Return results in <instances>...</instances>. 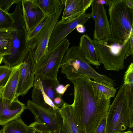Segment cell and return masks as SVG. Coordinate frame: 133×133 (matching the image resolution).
<instances>
[{
  "instance_id": "9a60e30c",
  "label": "cell",
  "mask_w": 133,
  "mask_h": 133,
  "mask_svg": "<svg viewBox=\"0 0 133 133\" xmlns=\"http://www.w3.org/2000/svg\"><path fill=\"white\" fill-rule=\"evenodd\" d=\"M31 97L33 103L43 108L56 112L60 111L45 92L40 79L35 76Z\"/></svg>"
},
{
  "instance_id": "74e56055",
  "label": "cell",
  "mask_w": 133,
  "mask_h": 133,
  "mask_svg": "<svg viewBox=\"0 0 133 133\" xmlns=\"http://www.w3.org/2000/svg\"><path fill=\"white\" fill-rule=\"evenodd\" d=\"M77 31L80 33H83L86 31V28L84 25L82 24L78 25L76 27Z\"/></svg>"
},
{
  "instance_id": "9c48e42d",
  "label": "cell",
  "mask_w": 133,
  "mask_h": 133,
  "mask_svg": "<svg viewBox=\"0 0 133 133\" xmlns=\"http://www.w3.org/2000/svg\"><path fill=\"white\" fill-rule=\"evenodd\" d=\"M26 29H14L11 32L12 44L8 54L3 56L5 65L12 68L20 64L28 49Z\"/></svg>"
},
{
  "instance_id": "7bdbcfd3",
  "label": "cell",
  "mask_w": 133,
  "mask_h": 133,
  "mask_svg": "<svg viewBox=\"0 0 133 133\" xmlns=\"http://www.w3.org/2000/svg\"><path fill=\"white\" fill-rule=\"evenodd\" d=\"M0 133H2L1 130L0 129Z\"/></svg>"
},
{
  "instance_id": "5bb4252c",
  "label": "cell",
  "mask_w": 133,
  "mask_h": 133,
  "mask_svg": "<svg viewBox=\"0 0 133 133\" xmlns=\"http://www.w3.org/2000/svg\"><path fill=\"white\" fill-rule=\"evenodd\" d=\"M22 11L27 32L31 31L45 15L34 0H21Z\"/></svg>"
},
{
  "instance_id": "6da1fadb",
  "label": "cell",
  "mask_w": 133,
  "mask_h": 133,
  "mask_svg": "<svg viewBox=\"0 0 133 133\" xmlns=\"http://www.w3.org/2000/svg\"><path fill=\"white\" fill-rule=\"evenodd\" d=\"M90 79L80 78L71 82L74 101L71 104L72 116L82 133H95L107 115L111 98H107L92 85Z\"/></svg>"
},
{
  "instance_id": "d6a6232c",
  "label": "cell",
  "mask_w": 133,
  "mask_h": 133,
  "mask_svg": "<svg viewBox=\"0 0 133 133\" xmlns=\"http://www.w3.org/2000/svg\"><path fill=\"white\" fill-rule=\"evenodd\" d=\"M53 102L55 105L59 108H61L64 103L62 97V95H59L54 98Z\"/></svg>"
},
{
  "instance_id": "8d00e7d4",
  "label": "cell",
  "mask_w": 133,
  "mask_h": 133,
  "mask_svg": "<svg viewBox=\"0 0 133 133\" xmlns=\"http://www.w3.org/2000/svg\"><path fill=\"white\" fill-rule=\"evenodd\" d=\"M13 30V29L0 30V37L10 34Z\"/></svg>"
},
{
  "instance_id": "5b68a950",
  "label": "cell",
  "mask_w": 133,
  "mask_h": 133,
  "mask_svg": "<svg viewBox=\"0 0 133 133\" xmlns=\"http://www.w3.org/2000/svg\"><path fill=\"white\" fill-rule=\"evenodd\" d=\"M125 1L108 0L111 37L121 41L127 39L133 31V9Z\"/></svg>"
},
{
  "instance_id": "30bf717a",
  "label": "cell",
  "mask_w": 133,
  "mask_h": 133,
  "mask_svg": "<svg viewBox=\"0 0 133 133\" xmlns=\"http://www.w3.org/2000/svg\"><path fill=\"white\" fill-rule=\"evenodd\" d=\"M19 69V76L17 95L24 96L33 87L35 63L31 50L28 48L23 57Z\"/></svg>"
},
{
  "instance_id": "f1b7e54d",
  "label": "cell",
  "mask_w": 133,
  "mask_h": 133,
  "mask_svg": "<svg viewBox=\"0 0 133 133\" xmlns=\"http://www.w3.org/2000/svg\"><path fill=\"white\" fill-rule=\"evenodd\" d=\"M124 84L130 88H133V63L132 62L128 66L124 77Z\"/></svg>"
},
{
  "instance_id": "4dcf8cb0",
  "label": "cell",
  "mask_w": 133,
  "mask_h": 133,
  "mask_svg": "<svg viewBox=\"0 0 133 133\" xmlns=\"http://www.w3.org/2000/svg\"><path fill=\"white\" fill-rule=\"evenodd\" d=\"M20 0H0V9L7 13H9V9L14 4H16Z\"/></svg>"
},
{
  "instance_id": "7c38bea8",
  "label": "cell",
  "mask_w": 133,
  "mask_h": 133,
  "mask_svg": "<svg viewBox=\"0 0 133 133\" xmlns=\"http://www.w3.org/2000/svg\"><path fill=\"white\" fill-rule=\"evenodd\" d=\"M92 17L95 22L94 39L101 40L111 37L110 24L104 5L93 0L91 5Z\"/></svg>"
},
{
  "instance_id": "f35d334b",
  "label": "cell",
  "mask_w": 133,
  "mask_h": 133,
  "mask_svg": "<svg viewBox=\"0 0 133 133\" xmlns=\"http://www.w3.org/2000/svg\"><path fill=\"white\" fill-rule=\"evenodd\" d=\"M125 4L128 8L131 9H133V0H126Z\"/></svg>"
},
{
  "instance_id": "cb8c5ba5",
  "label": "cell",
  "mask_w": 133,
  "mask_h": 133,
  "mask_svg": "<svg viewBox=\"0 0 133 133\" xmlns=\"http://www.w3.org/2000/svg\"><path fill=\"white\" fill-rule=\"evenodd\" d=\"M41 80L45 92L53 101L54 98L59 95L56 93L55 90L56 86L60 84L58 80L51 79Z\"/></svg>"
},
{
  "instance_id": "52a82bcc",
  "label": "cell",
  "mask_w": 133,
  "mask_h": 133,
  "mask_svg": "<svg viewBox=\"0 0 133 133\" xmlns=\"http://www.w3.org/2000/svg\"><path fill=\"white\" fill-rule=\"evenodd\" d=\"M62 4L56 12L51 15L48 22L40 32L32 39L27 41L28 48L31 49L35 64L44 56L52 30L63 8Z\"/></svg>"
},
{
  "instance_id": "d590c367",
  "label": "cell",
  "mask_w": 133,
  "mask_h": 133,
  "mask_svg": "<svg viewBox=\"0 0 133 133\" xmlns=\"http://www.w3.org/2000/svg\"><path fill=\"white\" fill-rule=\"evenodd\" d=\"M83 10L85 12L87 9L91 5L93 0H83Z\"/></svg>"
},
{
  "instance_id": "60d3db41",
  "label": "cell",
  "mask_w": 133,
  "mask_h": 133,
  "mask_svg": "<svg viewBox=\"0 0 133 133\" xmlns=\"http://www.w3.org/2000/svg\"><path fill=\"white\" fill-rule=\"evenodd\" d=\"M3 55L0 54V64L3 62Z\"/></svg>"
},
{
  "instance_id": "603a6c76",
  "label": "cell",
  "mask_w": 133,
  "mask_h": 133,
  "mask_svg": "<svg viewBox=\"0 0 133 133\" xmlns=\"http://www.w3.org/2000/svg\"><path fill=\"white\" fill-rule=\"evenodd\" d=\"M90 81L95 89L104 95L107 98H111L114 97L117 90L114 86L91 79Z\"/></svg>"
},
{
  "instance_id": "2e32d148",
  "label": "cell",
  "mask_w": 133,
  "mask_h": 133,
  "mask_svg": "<svg viewBox=\"0 0 133 133\" xmlns=\"http://www.w3.org/2000/svg\"><path fill=\"white\" fill-rule=\"evenodd\" d=\"M21 63L12 67L10 76L5 85L0 88V96L11 101L18 99L17 90L19 76Z\"/></svg>"
},
{
  "instance_id": "ab89813d",
  "label": "cell",
  "mask_w": 133,
  "mask_h": 133,
  "mask_svg": "<svg viewBox=\"0 0 133 133\" xmlns=\"http://www.w3.org/2000/svg\"><path fill=\"white\" fill-rule=\"evenodd\" d=\"M95 2L98 4L104 5V4L108 6V0H95Z\"/></svg>"
},
{
  "instance_id": "8fae6325",
  "label": "cell",
  "mask_w": 133,
  "mask_h": 133,
  "mask_svg": "<svg viewBox=\"0 0 133 133\" xmlns=\"http://www.w3.org/2000/svg\"><path fill=\"white\" fill-rule=\"evenodd\" d=\"M27 109L33 115L35 121L45 125L54 133H58L62 124V115L59 112H56L43 108L29 100Z\"/></svg>"
},
{
  "instance_id": "ac0fdd59",
  "label": "cell",
  "mask_w": 133,
  "mask_h": 133,
  "mask_svg": "<svg viewBox=\"0 0 133 133\" xmlns=\"http://www.w3.org/2000/svg\"><path fill=\"white\" fill-rule=\"evenodd\" d=\"M60 109L63 122L58 133H82L73 117L71 105L64 102Z\"/></svg>"
},
{
  "instance_id": "7402d4cb",
  "label": "cell",
  "mask_w": 133,
  "mask_h": 133,
  "mask_svg": "<svg viewBox=\"0 0 133 133\" xmlns=\"http://www.w3.org/2000/svg\"><path fill=\"white\" fill-rule=\"evenodd\" d=\"M21 5V0H20L16 4L14 11L11 14V17L14 22V29L22 30L26 29Z\"/></svg>"
},
{
  "instance_id": "b9f144b4",
  "label": "cell",
  "mask_w": 133,
  "mask_h": 133,
  "mask_svg": "<svg viewBox=\"0 0 133 133\" xmlns=\"http://www.w3.org/2000/svg\"><path fill=\"white\" fill-rule=\"evenodd\" d=\"M120 133H133V132L132 131L129 130L126 131L122 132Z\"/></svg>"
},
{
  "instance_id": "277c9868",
  "label": "cell",
  "mask_w": 133,
  "mask_h": 133,
  "mask_svg": "<svg viewBox=\"0 0 133 133\" xmlns=\"http://www.w3.org/2000/svg\"><path fill=\"white\" fill-rule=\"evenodd\" d=\"M130 38L124 41L112 37L101 40L92 39L99 62L106 70L118 71L124 68L125 57L130 47Z\"/></svg>"
},
{
  "instance_id": "e575fe53",
  "label": "cell",
  "mask_w": 133,
  "mask_h": 133,
  "mask_svg": "<svg viewBox=\"0 0 133 133\" xmlns=\"http://www.w3.org/2000/svg\"><path fill=\"white\" fill-rule=\"evenodd\" d=\"M106 117L102 121L98 127L95 133H105Z\"/></svg>"
},
{
  "instance_id": "f546056e",
  "label": "cell",
  "mask_w": 133,
  "mask_h": 133,
  "mask_svg": "<svg viewBox=\"0 0 133 133\" xmlns=\"http://www.w3.org/2000/svg\"><path fill=\"white\" fill-rule=\"evenodd\" d=\"M30 124L35 133H54L47 127L38 122L35 121Z\"/></svg>"
},
{
  "instance_id": "484cf974",
  "label": "cell",
  "mask_w": 133,
  "mask_h": 133,
  "mask_svg": "<svg viewBox=\"0 0 133 133\" xmlns=\"http://www.w3.org/2000/svg\"><path fill=\"white\" fill-rule=\"evenodd\" d=\"M11 32L0 37V54L3 56L7 55L11 49L12 40Z\"/></svg>"
},
{
  "instance_id": "44dd1931",
  "label": "cell",
  "mask_w": 133,
  "mask_h": 133,
  "mask_svg": "<svg viewBox=\"0 0 133 133\" xmlns=\"http://www.w3.org/2000/svg\"><path fill=\"white\" fill-rule=\"evenodd\" d=\"M45 15L54 14L62 3L59 0H34Z\"/></svg>"
},
{
  "instance_id": "ffe728a7",
  "label": "cell",
  "mask_w": 133,
  "mask_h": 133,
  "mask_svg": "<svg viewBox=\"0 0 133 133\" xmlns=\"http://www.w3.org/2000/svg\"><path fill=\"white\" fill-rule=\"evenodd\" d=\"M62 19L85 13L83 10V0H65Z\"/></svg>"
},
{
  "instance_id": "1f68e13d",
  "label": "cell",
  "mask_w": 133,
  "mask_h": 133,
  "mask_svg": "<svg viewBox=\"0 0 133 133\" xmlns=\"http://www.w3.org/2000/svg\"><path fill=\"white\" fill-rule=\"evenodd\" d=\"M70 86V84H67L64 86L59 84L56 86L55 89L56 91L58 94L62 95Z\"/></svg>"
},
{
  "instance_id": "d6986e66",
  "label": "cell",
  "mask_w": 133,
  "mask_h": 133,
  "mask_svg": "<svg viewBox=\"0 0 133 133\" xmlns=\"http://www.w3.org/2000/svg\"><path fill=\"white\" fill-rule=\"evenodd\" d=\"M2 133H35L30 124L28 125L20 117L3 126Z\"/></svg>"
},
{
  "instance_id": "ba28073f",
  "label": "cell",
  "mask_w": 133,
  "mask_h": 133,
  "mask_svg": "<svg viewBox=\"0 0 133 133\" xmlns=\"http://www.w3.org/2000/svg\"><path fill=\"white\" fill-rule=\"evenodd\" d=\"M91 17V13H84L58 21L52 30L48 46L52 50L64 39L79 24L84 25Z\"/></svg>"
},
{
  "instance_id": "4316f807",
  "label": "cell",
  "mask_w": 133,
  "mask_h": 133,
  "mask_svg": "<svg viewBox=\"0 0 133 133\" xmlns=\"http://www.w3.org/2000/svg\"><path fill=\"white\" fill-rule=\"evenodd\" d=\"M50 16L45 15L43 20L31 31L27 32V41L32 39L40 32L48 22Z\"/></svg>"
},
{
  "instance_id": "83f0119b",
  "label": "cell",
  "mask_w": 133,
  "mask_h": 133,
  "mask_svg": "<svg viewBox=\"0 0 133 133\" xmlns=\"http://www.w3.org/2000/svg\"><path fill=\"white\" fill-rule=\"evenodd\" d=\"M12 69L5 65L0 66V88L7 83L11 74Z\"/></svg>"
},
{
  "instance_id": "8992f818",
  "label": "cell",
  "mask_w": 133,
  "mask_h": 133,
  "mask_svg": "<svg viewBox=\"0 0 133 133\" xmlns=\"http://www.w3.org/2000/svg\"><path fill=\"white\" fill-rule=\"evenodd\" d=\"M70 44L68 40L65 38L54 48L48 51L35 65V76L41 80H58L57 75L60 65Z\"/></svg>"
},
{
  "instance_id": "4fadbf2b",
  "label": "cell",
  "mask_w": 133,
  "mask_h": 133,
  "mask_svg": "<svg viewBox=\"0 0 133 133\" xmlns=\"http://www.w3.org/2000/svg\"><path fill=\"white\" fill-rule=\"evenodd\" d=\"M27 109L25 104L19 101L18 99L12 101L0 96V125L3 126L20 117L24 110Z\"/></svg>"
},
{
  "instance_id": "e0dca14e",
  "label": "cell",
  "mask_w": 133,
  "mask_h": 133,
  "mask_svg": "<svg viewBox=\"0 0 133 133\" xmlns=\"http://www.w3.org/2000/svg\"><path fill=\"white\" fill-rule=\"evenodd\" d=\"M79 45L88 63L98 68L100 63L92 39L87 35L84 34L80 38Z\"/></svg>"
},
{
  "instance_id": "836d02e7",
  "label": "cell",
  "mask_w": 133,
  "mask_h": 133,
  "mask_svg": "<svg viewBox=\"0 0 133 133\" xmlns=\"http://www.w3.org/2000/svg\"><path fill=\"white\" fill-rule=\"evenodd\" d=\"M130 47L127 53L125 58L126 59L128 56L133 54V31L131 33L130 38Z\"/></svg>"
},
{
  "instance_id": "7a4b0ae2",
  "label": "cell",
  "mask_w": 133,
  "mask_h": 133,
  "mask_svg": "<svg viewBox=\"0 0 133 133\" xmlns=\"http://www.w3.org/2000/svg\"><path fill=\"white\" fill-rule=\"evenodd\" d=\"M133 127V88L123 84L110 104L105 133H120Z\"/></svg>"
},
{
  "instance_id": "d4e9b609",
  "label": "cell",
  "mask_w": 133,
  "mask_h": 133,
  "mask_svg": "<svg viewBox=\"0 0 133 133\" xmlns=\"http://www.w3.org/2000/svg\"><path fill=\"white\" fill-rule=\"evenodd\" d=\"M13 23L11 14L7 13L0 9V30L13 29Z\"/></svg>"
},
{
  "instance_id": "3957f363",
  "label": "cell",
  "mask_w": 133,
  "mask_h": 133,
  "mask_svg": "<svg viewBox=\"0 0 133 133\" xmlns=\"http://www.w3.org/2000/svg\"><path fill=\"white\" fill-rule=\"evenodd\" d=\"M61 72L71 82L86 78L114 86V80L97 72L84 57L79 45L68 49L60 65Z\"/></svg>"
}]
</instances>
